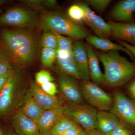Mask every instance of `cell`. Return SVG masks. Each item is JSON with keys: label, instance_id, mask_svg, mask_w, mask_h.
I'll use <instances>...</instances> for the list:
<instances>
[{"label": "cell", "instance_id": "26", "mask_svg": "<svg viewBox=\"0 0 135 135\" xmlns=\"http://www.w3.org/2000/svg\"><path fill=\"white\" fill-rule=\"evenodd\" d=\"M12 62L8 53L0 48V75L14 69Z\"/></svg>", "mask_w": 135, "mask_h": 135}, {"label": "cell", "instance_id": "41", "mask_svg": "<svg viewBox=\"0 0 135 135\" xmlns=\"http://www.w3.org/2000/svg\"><path fill=\"white\" fill-rule=\"evenodd\" d=\"M0 135H5V133L3 132L2 128L0 126Z\"/></svg>", "mask_w": 135, "mask_h": 135}, {"label": "cell", "instance_id": "18", "mask_svg": "<svg viewBox=\"0 0 135 135\" xmlns=\"http://www.w3.org/2000/svg\"><path fill=\"white\" fill-rule=\"evenodd\" d=\"M18 110L36 123L44 111L35 101L28 90H26L22 105Z\"/></svg>", "mask_w": 135, "mask_h": 135}, {"label": "cell", "instance_id": "7", "mask_svg": "<svg viewBox=\"0 0 135 135\" xmlns=\"http://www.w3.org/2000/svg\"><path fill=\"white\" fill-rule=\"evenodd\" d=\"M81 87L83 99L98 111H110L113 98L92 81L83 82Z\"/></svg>", "mask_w": 135, "mask_h": 135}, {"label": "cell", "instance_id": "21", "mask_svg": "<svg viewBox=\"0 0 135 135\" xmlns=\"http://www.w3.org/2000/svg\"><path fill=\"white\" fill-rule=\"evenodd\" d=\"M60 72L74 79H81L79 70L75 60H56Z\"/></svg>", "mask_w": 135, "mask_h": 135}, {"label": "cell", "instance_id": "24", "mask_svg": "<svg viewBox=\"0 0 135 135\" xmlns=\"http://www.w3.org/2000/svg\"><path fill=\"white\" fill-rule=\"evenodd\" d=\"M68 17L77 23L84 22L85 11L80 4L71 5L68 10Z\"/></svg>", "mask_w": 135, "mask_h": 135}, {"label": "cell", "instance_id": "13", "mask_svg": "<svg viewBox=\"0 0 135 135\" xmlns=\"http://www.w3.org/2000/svg\"><path fill=\"white\" fill-rule=\"evenodd\" d=\"M123 127H131L110 111L98 112L96 129L105 134L117 128Z\"/></svg>", "mask_w": 135, "mask_h": 135}, {"label": "cell", "instance_id": "42", "mask_svg": "<svg viewBox=\"0 0 135 135\" xmlns=\"http://www.w3.org/2000/svg\"><path fill=\"white\" fill-rule=\"evenodd\" d=\"M6 2H7V1H5V0H0V7H1L2 5L3 4H4Z\"/></svg>", "mask_w": 135, "mask_h": 135}, {"label": "cell", "instance_id": "8", "mask_svg": "<svg viewBox=\"0 0 135 135\" xmlns=\"http://www.w3.org/2000/svg\"><path fill=\"white\" fill-rule=\"evenodd\" d=\"M110 111L135 129V101L133 99L121 92H115Z\"/></svg>", "mask_w": 135, "mask_h": 135}, {"label": "cell", "instance_id": "2", "mask_svg": "<svg viewBox=\"0 0 135 135\" xmlns=\"http://www.w3.org/2000/svg\"><path fill=\"white\" fill-rule=\"evenodd\" d=\"M104 69L105 84L109 86L120 87L135 76V64L121 56L118 51L98 55Z\"/></svg>", "mask_w": 135, "mask_h": 135}, {"label": "cell", "instance_id": "36", "mask_svg": "<svg viewBox=\"0 0 135 135\" xmlns=\"http://www.w3.org/2000/svg\"><path fill=\"white\" fill-rule=\"evenodd\" d=\"M128 91L131 99L135 101V79L131 82L129 85Z\"/></svg>", "mask_w": 135, "mask_h": 135}, {"label": "cell", "instance_id": "12", "mask_svg": "<svg viewBox=\"0 0 135 135\" xmlns=\"http://www.w3.org/2000/svg\"><path fill=\"white\" fill-rule=\"evenodd\" d=\"M11 123L16 133L18 135H41L37 123L18 110L13 114Z\"/></svg>", "mask_w": 135, "mask_h": 135}, {"label": "cell", "instance_id": "10", "mask_svg": "<svg viewBox=\"0 0 135 135\" xmlns=\"http://www.w3.org/2000/svg\"><path fill=\"white\" fill-rule=\"evenodd\" d=\"M85 11L84 22L90 27L97 36L104 39H108L112 35L110 27L102 18L98 16L85 3L79 4Z\"/></svg>", "mask_w": 135, "mask_h": 135}, {"label": "cell", "instance_id": "37", "mask_svg": "<svg viewBox=\"0 0 135 135\" xmlns=\"http://www.w3.org/2000/svg\"><path fill=\"white\" fill-rule=\"evenodd\" d=\"M119 43L120 44H121L123 47H125L128 50L130 51L131 53L133 54V55L134 56V59L135 60V46L131 45V44L127 43L126 42L122 41H119Z\"/></svg>", "mask_w": 135, "mask_h": 135}, {"label": "cell", "instance_id": "27", "mask_svg": "<svg viewBox=\"0 0 135 135\" xmlns=\"http://www.w3.org/2000/svg\"><path fill=\"white\" fill-rule=\"evenodd\" d=\"M57 41V49L65 51H72L73 39L56 33Z\"/></svg>", "mask_w": 135, "mask_h": 135}, {"label": "cell", "instance_id": "4", "mask_svg": "<svg viewBox=\"0 0 135 135\" xmlns=\"http://www.w3.org/2000/svg\"><path fill=\"white\" fill-rule=\"evenodd\" d=\"M26 92L20 86L18 74L7 83L0 93V118L7 117L18 110Z\"/></svg>", "mask_w": 135, "mask_h": 135}, {"label": "cell", "instance_id": "20", "mask_svg": "<svg viewBox=\"0 0 135 135\" xmlns=\"http://www.w3.org/2000/svg\"><path fill=\"white\" fill-rule=\"evenodd\" d=\"M86 49L90 78L97 85L102 86L105 84L104 77L99 67L98 57L90 45L86 46Z\"/></svg>", "mask_w": 135, "mask_h": 135}, {"label": "cell", "instance_id": "19", "mask_svg": "<svg viewBox=\"0 0 135 135\" xmlns=\"http://www.w3.org/2000/svg\"><path fill=\"white\" fill-rule=\"evenodd\" d=\"M86 40L90 45L93 46L95 48L104 52L121 51L127 53L131 58L134 59L133 54L127 49L123 47L121 44L114 43L109 39L102 38L97 36L89 35L87 37Z\"/></svg>", "mask_w": 135, "mask_h": 135}, {"label": "cell", "instance_id": "1", "mask_svg": "<svg viewBox=\"0 0 135 135\" xmlns=\"http://www.w3.org/2000/svg\"><path fill=\"white\" fill-rule=\"evenodd\" d=\"M1 40L5 50L12 62L28 64L36 54L37 44L31 34L23 31L5 29L1 32Z\"/></svg>", "mask_w": 135, "mask_h": 135}, {"label": "cell", "instance_id": "5", "mask_svg": "<svg viewBox=\"0 0 135 135\" xmlns=\"http://www.w3.org/2000/svg\"><path fill=\"white\" fill-rule=\"evenodd\" d=\"M98 110L90 105L70 104L64 106V114L72 119L87 132L96 129Z\"/></svg>", "mask_w": 135, "mask_h": 135}, {"label": "cell", "instance_id": "31", "mask_svg": "<svg viewBox=\"0 0 135 135\" xmlns=\"http://www.w3.org/2000/svg\"><path fill=\"white\" fill-rule=\"evenodd\" d=\"M134 129L131 127H120L105 135H135Z\"/></svg>", "mask_w": 135, "mask_h": 135}, {"label": "cell", "instance_id": "17", "mask_svg": "<svg viewBox=\"0 0 135 135\" xmlns=\"http://www.w3.org/2000/svg\"><path fill=\"white\" fill-rule=\"evenodd\" d=\"M135 13V0H123L118 3L110 14L112 18L124 22H131Z\"/></svg>", "mask_w": 135, "mask_h": 135}, {"label": "cell", "instance_id": "25", "mask_svg": "<svg viewBox=\"0 0 135 135\" xmlns=\"http://www.w3.org/2000/svg\"><path fill=\"white\" fill-rule=\"evenodd\" d=\"M41 44L43 47L57 50V38L56 33L51 31L45 29L42 36Z\"/></svg>", "mask_w": 135, "mask_h": 135}, {"label": "cell", "instance_id": "15", "mask_svg": "<svg viewBox=\"0 0 135 135\" xmlns=\"http://www.w3.org/2000/svg\"><path fill=\"white\" fill-rule=\"evenodd\" d=\"M64 116V106L44 110L36 122L41 135H50L53 126Z\"/></svg>", "mask_w": 135, "mask_h": 135}, {"label": "cell", "instance_id": "22", "mask_svg": "<svg viewBox=\"0 0 135 135\" xmlns=\"http://www.w3.org/2000/svg\"><path fill=\"white\" fill-rule=\"evenodd\" d=\"M78 124L69 117L64 116L53 126L50 135H60Z\"/></svg>", "mask_w": 135, "mask_h": 135}, {"label": "cell", "instance_id": "3", "mask_svg": "<svg viewBox=\"0 0 135 135\" xmlns=\"http://www.w3.org/2000/svg\"><path fill=\"white\" fill-rule=\"evenodd\" d=\"M39 25L46 30L77 40L86 39L90 35L79 24L60 13H50L44 15Z\"/></svg>", "mask_w": 135, "mask_h": 135}, {"label": "cell", "instance_id": "23", "mask_svg": "<svg viewBox=\"0 0 135 135\" xmlns=\"http://www.w3.org/2000/svg\"><path fill=\"white\" fill-rule=\"evenodd\" d=\"M57 50L43 47L42 49L41 59L42 65L51 68L57 59Z\"/></svg>", "mask_w": 135, "mask_h": 135}, {"label": "cell", "instance_id": "33", "mask_svg": "<svg viewBox=\"0 0 135 135\" xmlns=\"http://www.w3.org/2000/svg\"><path fill=\"white\" fill-rule=\"evenodd\" d=\"M57 59L60 60H75L72 51L57 50Z\"/></svg>", "mask_w": 135, "mask_h": 135}, {"label": "cell", "instance_id": "29", "mask_svg": "<svg viewBox=\"0 0 135 135\" xmlns=\"http://www.w3.org/2000/svg\"><path fill=\"white\" fill-rule=\"evenodd\" d=\"M112 2L111 0H88L86 2L89 5L99 12L105 9Z\"/></svg>", "mask_w": 135, "mask_h": 135}, {"label": "cell", "instance_id": "34", "mask_svg": "<svg viewBox=\"0 0 135 135\" xmlns=\"http://www.w3.org/2000/svg\"><path fill=\"white\" fill-rule=\"evenodd\" d=\"M84 130L79 124L60 135H79Z\"/></svg>", "mask_w": 135, "mask_h": 135}, {"label": "cell", "instance_id": "14", "mask_svg": "<svg viewBox=\"0 0 135 135\" xmlns=\"http://www.w3.org/2000/svg\"><path fill=\"white\" fill-rule=\"evenodd\" d=\"M112 35L116 38L135 46V22H108Z\"/></svg>", "mask_w": 135, "mask_h": 135}, {"label": "cell", "instance_id": "43", "mask_svg": "<svg viewBox=\"0 0 135 135\" xmlns=\"http://www.w3.org/2000/svg\"><path fill=\"white\" fill-rule=\"evenodd\" d=\"M11 135H18L17 134H16V133H12V134H11Z\"/></svg>", "mask_w": 135, "mask_h": 135}, {"label": "cell", "instance_id": "6", "mask_svg": "<svg viewBox=\"0 0 135 135\" xmlns=\"http://www.w3.org/2000/svg\"><path fill=\"white\" fill-rule=\"evenodd\" d=\"M40 25L35 13L21 7L11 8L0 16V25L16 27H33Z\"/></svg>", "mask_w": 135, "mask_h": 135}, {"label": "cell", "instance_id": "28", "mask_svg": "<svg viewBox=\"0 0 135 135\" xmlns=\"http://www.w3.org/2000/svg\"><path fill=\"white\" fill-rule=\"evenodd\" d=\"M35 82L38 85L46 83L52 82L54 79L48 71L42 70L36 73L35 75Z\"/></svg>", "mask_w": 135, "mask_h": 135}, {"label": "cell", "instance_id": "35", "mask_svg": "<svg viewBox=\"0 0 135 135\" xmlns=\"http://www.w3.org/2000/svg\"><path fill=\"white\" fill-rule=\"evenodd\" d=\"M42 1L40 0H29L23 1V2L36 9L42 10L44 9Z\"/></svg>", "mask_w": 135, "mask_h": 135}, {"label": "cell", "instance_id": "39", "mask_svg": "<svg viewBox=\"0 0 135 135\" xmlns=\"http://www.w3.org/2000/svg\"><path fill=\"white\" fill-rule=\"evenodd\" d=\"M88 135H105L97 129H94L88 132Z\"/></svg>", "mask_w": 135, "mask_h": 135}, {"label": "cell", "instance_id": "32", "mask_svg": "<svg viewBox=\"0 0 135 135\" xmlns=\"http://www.w3.org/2000/svg\"><path fill=\"white\" fill-rule=\"evenodd\" d=\"M39 86L44 92L50 95L55 96L58 92L57 86L53 81L46 83Z\"/></svg>", "mask_w": 135, "mask_h": 135}, {"label": "cell", "instance_id": "11", "mask_svg": "<svg viewBox=\"0 0 135 135\" xmlns=\"http://www.w3.org/2000/svg\"><path fill=\"white\" fill-rule=\"evenodd\" d=\"M29 90L35 101L44 110H51L64 107L63 101L57 97L50 95L42 90L35 81H32Z\"/></svg>", "mask_w": 135, "mask_h": 135}, {"label": "cell", "instance_id": "16", "mask_svg": "<svg viewBox=\"0 0 135 135\" xmlns=\"http://www.w3.org/2000/svg\"><path fill=\"white\" fill-rule=\"evenodd\" d=\"M73 51L74 59L79 70L81 80L83 82L90 81L86 46L81 42H74L73 44Z\"/></svg>", "mask_w": 135, "mask_h": 135}, {"label": "cell", "instance_id": "9", "mask_svg": "<svg viewBox=\"0 0 135 135\" xmlns=\"http://www.w3.org/2000/svg\"><path fill=\"white\" fill-rule=\"evenodd\" d=\"M74 79L60 72L59 73V82L61 93L70 104L83 103L81 87Z\"/></svg>", "mask_w": 135, "mask_h": 135}, {"label": "cell", "instance_id": "30", "mask_svg": "<svg viewBox=\"0 0 135 135\" xmlns=\"http://www.w3.org/2000/svg\"><path fill=\"white\" fill-rule=\"evenodd\" d=\"M17 74L16 71L13 69L0 75V93L7 83Z\"/></svg>", "mask_w": 135, "mask_h": 135}, {"label": "cell", "instance_id": "38", "mask_svg": "<svg viewBox=\"0 0 135 135\" xmlns=\"http://www.w3.org/2000/svg\"><path fill=\"white\" fill-rule=\"evenodd\" d=\"M42 2L43 6L47 7H53L57 5V1L55 0H45Z\"/></svg>", "mask_w": 135, "mask_h": 135}, {"label": "cell", "instance_id": "40", "mask_svg": "<svg viewBox=\"0 0 135 135\" xmlns=\"http://www.w3.org/2000/svg\"><path fill=\"white\" fill-rule=\"evenodd\" d=\"M88 132L84 129L79 135H88Z\"/></svg>", "mask_w": 135, "mask_h": 135}]
</instances>
